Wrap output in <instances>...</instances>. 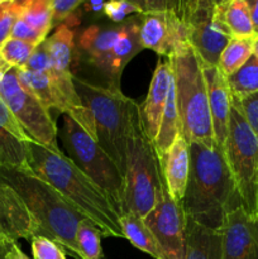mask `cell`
<instances>
[{"label":"cell","mask_w":258,"mask_h":259,"mask_svg":"<svg viewBox=\"0 0 258 259\" xmlns=\"http://www.w3.org/2000/svg\"><path fill=\"white\" fill-rule=\"evenodd\" d=\"M180 118L179 110H177L176 95H175V86L172 81L171 89H169L168 98H167L166 108H164L163 115H162L161 125H159L158 134L154 141L153 147L156 149L158 157L163 154L169 147L174 144L177 137L180 136Z\"/></svg>","instance_id":"cell-24"},{"label":"cell","mask_w":258,"mask_h":259,"mask_svg":"<svg viewBox=\"0 0 258 259\" xmlns=\"http://www.w3.org/2000/svg\"><path fill=\"white\" fill-rule=\"evenodd\" d=\"M73 83L93 118L99 146L113 158L124 176L131 120L138 104L121 90L96 85L78 76L73 75Z\"/></svg>","instance_id":"cell-5"},{"label":"cell","mask_w":258,"mask_h":259,"mask_svg":"<svg viewBox=\"0 0 258 259\" xmlns=\"http://www.w3.org/2000/svg\"><path fill=\"white\" fill-rule=\"evenodd\" d=\"M248 5H249L250 10V18H252L253 30H254V35H258V0H247Z\"/></svg>","instance_id":"cell-41"},{"label":"cell","mask_w":258,"mask_h":259,"mask_svg":"<svg viewBox=\"0 0 258 259\" xmlns=\"http://www.w3.org/2000/svg\"><path fill=\"white\" fill-rule=\"evenodd\" d=\"M139 38L143 48L168 57L180 43L186 42L184 25L176 12V2L143 0Z\"/></svg>","instance_id":"cell-12"},{"label":"cell","mask_w":258,"mask_h":259,"mask_svg":"<svg viewBox=\"0 0 258 259\" xmlns=\"http://www.w3.org/2000/svg\"><path fill=\"white\" fill-rule=\"evenodd\" d=\"M163 186L158 154L142 128L138 104L132 115L129 129L124 202L120 215L133 212L142 219L146 218L161 197Z\"/></svg>","instance_id":"cell-6"},{"label":"cell","mask_w":258,"mask_h":259,"mask_svg":"<svg viewBox=\"0 0 258 259\" xmlns=\"http://www.w3.org/2000/svg\"><path fill=\"white\" fill-rule=\"evenodd\" d=\"M33 259H66L62 247L50 238L37 235L32 240Z\"/></svg>","instance_id":"cell-35"},{"label":"cell","mask_w":258,"mask_h":259,"mask_svg":"<svg viewBox=\"0 0 258 259\" xmlns=\"http://www.w3.org/2000/svg\"><path fill=\"white\" fill-rule=\"evenodd\" d=\"M218 232L222 259H258V220L242 206L227 212Z\"/></svg>","instance_id":"cell-14"},{"label":"cell","mask_w":258,"mask_h":259,"mask_svg":"<svg viewBox=\"0 0 258 259\" xmlns=\"http://www.w3.org/2000/svg\"><path fill=\"white\" fill-rule=\"evenodd\" d=\"M0 184L17 194L39 227L40 235L65 248L71 257L82 259L76 242V232L85 218L51 185L32 169L17 168H0Z\"/></svg>","instance_id":"cell-3"},{"label":"cell","mask_w":258,"mask_h":259,"mask_svg":"<svg viewBox=\"0 0 258 259\" xmlns=\"http://www.w3.org/2000/svg\"><path fill=\"white\" fill-rule=\"evenodd\" d=\"M15 243H17V240L13 237V233L8 225L4 212L0 207V245H10L15 244Z\"/></svg>","instance_id":"cell-39"},{"label":"cell","mask_w":258,"mask_h":259,"mask_svg":"<svg viewBox=\"0 0 258 259\" xmlns=\"http://www.w3.org/2000/svg\"><path fill=\"white\" fill-rule=\"evenodd\" d=\"M167 58L174 76L180 133L187 143L215 148L204 61L187 42L180 43Z\"/></svg>","instance_id":"cell-4"},{"label":"cell","mask_w":258,"mask_h":259,"mask_svg":"<svg viewBox=\"0 0 258 259\" xmlns=\"http://www.w3.org/2000/svg\"><path fill=\"white\" fill-rule=\"evenodd\" d=\"M139 24L141 19L138 20V17L126 20L123 33L116 39L113 51L104 62L103 67L99 70L105 77V86L108 88L120 90V80L124 68L134 56L144 50L139 38Z\"/></svg>","instance_id":"cell-17"},{"label":"cell","mask_w":258,"mask_h":259,"mask_svg":"<svg viewBox=\"0 0 258 259\" xmlns=\"http://www.w3.org/2000/svg\"><path fill=\"white\" fill-rule=\"evenodd\" d=\"M223 156L234 181L242 207L249 217L257 219L258 138L233 104Z\"/></svg>","instance_id":"cell-8"},{"label":"cell","mask_w":258,"mask_h":259,"mask_svg":"<svg viewBox=\"0 0 258 259\" xmlns=\"http://www.w3.org/2000/svg\"><path fill=\"white\" fill-rule=\"evenodd\" d=\"M172 81L174 76H172V67L168 58L158 61L146 99L143 104L139 105V119H141L142 128L152 144L154 143L158 134Z\"/></svg>","instance_id":"cell-15"},{"label":"cell","mask_w":258,"mask_h":259,"mask_svg":"<svg viewBox=\"0 0 258 259\" xmlns=\"http://www.w3.org/2000/svg\"><path fill=\"white\" fill-rule=\"evenodd\" d=\"M76 242L82 259H103L101 233L88 219L81 220L76 232Z\"/></svg>","instance_id":"cell-29"},{"label":"cell","mask_w":258,"mask_h":259,"mask_svg":"<svg viewBox=\"0 0 258 259\" xmlns=\"http://www.w3.org/2000/svg\"><path fill=\"white\" fill-rule=\"evenodd\" d=\"M105 2H85L83 3V10L89 14H94L96 17L104 14V8H105Z\"/></svg>","instance_id":"cell-40"},{"label":"cell","mask_w":258,"mask_h":259,"mask_svg":"<svg viewBox=\"0 0 258 259\" xmlns=\"http://www.w3.org/2000/svg\"><path fill=\"white\" fill-rule=\"evenodd\" d=\"M10 245H0V259H7V253L9 250Z\"/></svg>","instance_id":"cell-43"},{"label":"cell","mask_w":258,"mask_h":259,"mask_svg":"<svg viewBox=\"0 0 258 259\" xmlns=\"http://www.w3.org/2000/svg\"><path fill=\"white\" fill-rule=\"evenodd\" d=\"M120 224L125 239H128L137 249L154 259H166L156 237L141 217L133 212H126L120 215Z\"/></svg>","instance_id":"cell-23"},{"label":"cell","mask_w":258,"mask_h":259,"mask_svg":"<svg viewBox=\"0 0 258 259\" xmlns=\"http://www.w3.org/2000/svg\"><path fill=\"white\" fill-rule=\"evenodd\" d=\"M19 18L48 38L53 28L51 0H23Z\"/></svg>","instance_id":"cell-28"},{"label":"cell","mask_w":258,"mask_h":259,"mask_svg":"<svg viewBox=\"0 0 258 259\" xmlns=\"http://www.w3.org/2000/svg\"><path fill=\"white\" fill-rule=\"evenodd\" d=\"M214 25L229 39L255 37L247 0H215Z\"/></svg>","instance_id":"cell-20"},{"label":"cell","mask_w":258,"mask_h":259,"mask_svg":"<svg viewBox=\"0 0 258 259\" xmlns=\"http://www.w3.org/2000/svg\"><path fill=\"white\" fill-rule=\"evenodd\" d=\"M232 104L242 114L249 128L258 138V91L240 99L232 96Z\"/></svg>","instance_id":"cell-33"},{"label":"cell","mask_w":258,"mask_h":259,"mask_svg":"<svg viewBox=\"0 0 258 259\" xmlns=\"http://www.w3.org/2000/svg\"><path fill=\"white\" fill-rule=\"evenodd\" d=\"M58 138L66 157L110 197L120 215L124 202V176L118 164L70 116L63 115Z\"/></svg>","instance_id":"cell-7"},{"label":"cell","mask_w":258,"mask_h":259,"mask_svg":"<svg viewBox=\"0 0 258 259\" xmlns=\"http://www.w3.org/2000/svg\"><path fill=\"white\" fill-rule=\"evenodd\" d=\"M190 172L181 205L187 219L219 230L228 211L242 206L220 149L189 143Z\"/></svg>","instance_id":"cell-2"},{"label":"cell","mask_w":258,"mask_h":259,"mask_svg":"<svg viewBox=\"0 0 258 259\" xmlns=\"http://www.w3.org/2000/svg\"><path fill=\"white\" fill-rule=\"evenodd\" d=\"M215 0H180L176 12L184 25L186 42L205 63L218 66L229 38L214 25Z\"/></svg>","instance_id":"cell-11"},{"label":"cell","mask_w":258,"mask_h":259,"mask_svg":"<svg viewBox=\"0 0 258 259\" xmlns=\"http://www.w3.org/2000/svg\"><path fill=\"white\" fill-rule=\"evenodd\" d=\"M28 153L29 168L51 185L78 214L90 220L101 237L125 238L120 215L110 197L63 152L56 153L30 141Z\"/></svg>","instance_id":"cell-1"},{"label":"cell","mask_w":258,"mask_h":259,"mask_svg":"<svg viewBox=\"0 0 258 259\" xmlns=\"http://www.w3.org/2000/svg\"><path fill=\"white\" fill-rule=\"evenodd\" d=\"M166 259H185L186 249V215L181 202L175 201L164 184L159 200L143 218Z\"/></svg>","instance_id":"cell-13"},{"label":"cell","mask_w":258,"mask_h":259,"mask_svg":"<svg viewBox=\"0 0 258 259\" xmlns=\"http://www.w3.org/2000/svg\"><path fill=\"white\" fill-rule=\"evenodd\" d=\"M142 14L139 2H108L104 8V15L115 24H120L128 20L131 14Z\"/></svg>","instance_id":"cell-34"},{"label":"cell","mask_w":258,"mask_h":259,"mask_svg":"<svg viewBox=\"0 0 258 259\" xmlns=\"http://www.w3.org/2000/svg\"><path fill=\"white\" fill-rule=\"evenodd\" d=\"M17 75L19 82L34 94L48 110H56L63 115L70 116L96 141L93 118L76 91L73 73L63 75L53 71L50 73H37L24 68H17Z\"/></svg>","instance_id":"cell-10"},{"label":"cell","mask_w":258,"mask_h":259,"mask_svg":"<svg viewBox=\"0 0 258 259\" xmlns=\"http://www.w3.org/2000/svg\"><path fill=\"white\" fill-rule=\"evenodd\" d=\"M10 38L25 40V42L34 43V45H40V43L45 42V40L47 39L45 35L40 34L38 30H35L34 28L30 27L29 24H27V23H25L23 19H20V18H18L14 27H13Z\"/></svg>","instance_id":"cell-38"},{"label":"cell","mask_w":258,"mask_h":259,"mask_svg":"<svg viewBox=\"0 0 258 259\" xmlns=\"http://www.w3.org/2000/svg\"><path fill=\"white\" fill-rule=\"evenodd\" d=\"M7 259H30V258H28V255H25L24 253L22 252V249L18 247L17 243H15V244L10 245L9 250H8L7 253Z\"/></svg>","instance_id":"cell-42"},{"label":"cell","mask_w":258,"mask_h":259,"mask_svg":"<svg viewBox=\"0 0 258 259\" xmlns=\"http://www.w3.org/2000/svg\"><path fill=\"white\" fill-rule=\"evenodd\" d=\"M162 176L172 199L181 202L186 191L190 172L189 143L180 134L171 147L158 157Z\"/></svg>","instance_id":"cell-18"},{"label":"cell","mask_w":258,"mask_h":259,"mask_svg":"<svg viewBox=\"0 0 258 259\" xmlns=\"http://www.w3.org/2000/svg\"><path fill=\"white\" fill-rule=\"evenodd\" d=\"M22 3L18 0L0 2V48L10 38L13 27L20 17Z\"/></svg>","instance_id":"cell-32"},{"label":"cell","mask_w":258,"mask_h":259,"mask_svg":"<svg viewBox=\"0 0 258 259\" xmlns=\"http://www.w3.org/2000/svg\"><path fill=\"white\" fill-rule=\"evenodd\" d=\"M0 2H2V0H0Z\"/></svg>","instance_id":"cell-46"},{"label":"cell","mask_w":258,"mask_h":259,"mask_svg":"<svg viewBox=\"0 0 258 259\" xmlns=\"http://www.w3.org/2000/svg\"><path fill=\"white\" fill-rule=\"evenodd\" d=\"M85 2L82 0H51L52 7V25H67L75 27L80 23V7Z\"/></svg>","instance_id":"cell-31"},{"label":"cell","mask_w":258,"mask_h":259,"mask_svg":"<svg viewBox=\"0 0 258 259\" xmlns=\"http://www.w3.org/2000/svg\"><path fill=\"white\" fill-rule=\"evenodd\" d=\"M0 126L5 128L7 131H9L12 134H14V136L17 137V138H19L20 141H24V142L32 141L30 137L24 132V129H23L22 126H20V124L18 123L15 116L13 115L10 109L8 108L5 101L3 100L2 95H0Z\"/></svg>","instance_id":"cell-37"},{"label":"cell","mask_w":258,"mask_h":259,"mask_svg":"<svg viewBox=\"0 0 258 259\" xmlns=\"http://www.w3.org/2000/svg\"><path fill=\"white\" fill-rule=\"evenodd\" d=\"M125 23L114 25H90L78 35V47L86 62L100 70L113 51L116 39L125 28Z\"/></svg>","instance_id":"cell-19"},{"label":"cell","mask_w":258,"mask_h":259,"mask_svg":"<svg viewBox=\"0 0 258 259\" xmlns=\"http://www.w3.org/2000/svg\"><path fill=\"white\" fill-rule=\"evenodd\" d=\"M254 38H232L218 61V68L225 77L239 70L254 53Z\"/></svg>","instance_id":"cell-25"},{"label":"cell","mask_w":258,"mask_h":259,"mask_svg":"<svg viewBox=\"0 0 258 259\" xmlns=\"http://www.w3.org/2000/svg\"><path fill=\"white\" fill-rule=\"evenodd\" d=\"M185 259H222L219 232L186 218Z\"/></svg>","instance_id":"cell-21"},{"label":"cell","mask_w":258,"mask_h":259,"mask_svg":"<svg viewBox=\"0 0 258 259\" xmlns=\"http://www.w3.org/2000/svg\"><path fill=\"white\" fill-rule=\"evenodd\" d=\"M204 75L206 80L207 95H209L215 146L223 152V147L228 136V128H229L232 95L228 88L227 77L223 75L218 66L207 65L204 62Z\"/></svg>","instance_id":"cell-16"},{"label":"cell","mask_w":258,"mask_h":259,"mask_svg":"<svg viewBox=\"0 0 258 259\" xmlns=\"http://www.w3.org/2000/svg\"><path fill=\"white\" fill-rule=\"evenodd\" d=\"M230 95L235 99L244 98L258 91V58L254 55L233 75L227 77Z\"/></svg>","instance_id":"cell-27"},{"label":"cell","mask_w":258,"mask_h":259,"mask_svg":"<svg viewBox=\"0 0 258 259\" xmlns=\"http://www.w3.org/2000/svg\"><path fill=\"white\" fill-rule=\"evenodd\" d=\"M22 68L37 73H48L52 71V61L46 47V42H42L35 47L33 55Z\"/></svg>","instance_id":"cell-36"},{"label":"cell","mask_w":258,"mask_h":259,"mask_svg":"<svg viewBox=\"0 0 258 259\" xmlns=\"http://www.w3.org/2000/svg\"><path fill=\"white\" fill-rule=\"evenodd\" d=\"M45 42L52 61L53 72L72 73L71 63L75 55V32L67 25H60Z\"/></svg>","instance_id":"cell-22"},{"label":"cell","mask_w":258,"mask_h":259,"mask_svg":"<svg viewBox=\"0 0 258 259\" xmlns=\"http://www.w3.org/2000/svg\"><path fill=\"white\" fill-rule=\"evenodd\" d=\"M0 95L32 141L56 153L61 152L58 128L51 111L19 82L17 68L0 66Z\"/></svg>","instance_id":"cell-9"},{"label":"cell","mask_w":258,"mask_h":259,"mask_svg":"<svg viewBox=\"0 0 258 259\" xmlns=\"http://www.w3.org/2000/svg\"><path fill=\"white\" fill-rule=\"evenodd\" d=\"M257 220H258V217H257Z\"/></svg>","instance_id":"cell-45"},{"label":"cell","mask_w":258,"mask_h":259,"mask_svg":"<svg viewBox=\"0 0 258 259\" xmlns=\"http://www.w3.org/2000/svg\"><path fill=\"white\" fill-rule=\"evenodd\" d=\"M38 45L9 38L0 48V66L8 68H22Z\"/></svg>","instance_id":"cell-30"},{"label":"cell","mask_w":258,"mask_h":259,"mask_svg":"<svg viewBox=\"0 0 258 259\" xmlns=\"http://www.w3.org/2000/svg\"><path fill=\"white\" fill-rule=\"evenodd\" d=\"M28 143L0 126V168L30 169L28 164Z\"/></svg>","instance_id":"cell-26"},{"label":"cell","mask_w":258,"mask_h":259,"mask_svg":"<svg viewBox=\"0 0 258 259\" xmlns=\"http://www.w3.org/2000/svg\"><path fill=\"white\" fill-rule=\"evenodd\" d=\"M253 55L258 58V35L254 38V53Z\"/></svg>","instance_id":"cell-44"}]
</instances>
